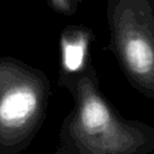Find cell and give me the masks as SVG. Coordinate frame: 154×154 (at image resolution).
Wrapping results in <instances>:
<instances>
[{
    "mask_svg": "<svg viewBox=\"0 0 154 154\" xmlns=\"http://www.w3.org/2000/svg\"><path fill=\"white\" fill-rule=\"evenodd\" d=\"M75 106L61 131V152L72 154L154 153V128L123 118L99 89L90 63L63 76Z\"/></svg>",
    "mask_w": 154,
    "mask_h": 154,
    "instance_id": "cell-1",
    "label": "cell"
},
{
    "mask_svg": "<svg viewBox=\"0 0 154 154\" xmlns=\"http://www.w3.org/2000/svg\"><path fill=\"white\" fill-rule=\"evenodd\" d=\"M109 46L142 95L154 100V0H107Z\"/></svg>",
    "mask_w": 154,
    "mask_h": 154,
    "instance_id": "cell-2",
    "label": "cell"
},
{
    "mask_svg": "<svg viewBox=\"0 0 154 154\" xmlns=\"http://www.w3.org/2000/svg\"><path fill=\"white\" fill-rule=\"evenodd\" d=\"M41 93L34 83H20L10 88L0 99V124L7 129H22L38 114Z\"/></svg>",
    "mask_w": 154,
    "mask_h": 154,
    "instance_id": "cell-3",
    "label": "cell"
},
{
    "mask_svg": "<svg viewBox=\"0 0 154 154\" xmlns=\"http://www.w3.org/2000/svg\"><path fill=\"white\" fill-rule=\"evenodd\" d=\"M91 38L93 35L88 28L77 25L66 28L61 36V66L64 73H76L87 66Z\"/></svg>",
    "mask_w": 154,
    "mask_h": 154,
    "instance_id": "cell-4",
    "label": "cell"
},
{
    "mask_svg": "<svg viewBox=\"0 0 154 154\" xmlns=\"http://www.w3.org/2000/svg\"><path fill=\"white\" fill-rule=\"evenodd\" d=\"M82 0H51L54 8L65 14H73Z\"/></svg>",
    "mask_w": 154,
    "mask_h": 154,
    "instance_id": "cell-5",
    "label": "cell"
}]
</instances>
